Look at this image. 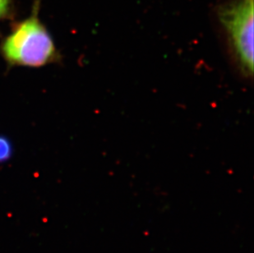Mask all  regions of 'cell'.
Instances as JSON below:
<instances>
[{
    "mask_svg": "<svg viewBox=\"0 0 254 253\" xmlns=\"http://www.w3.org/2000/svg\"><path fill=\"white\" fill-rule=\"evenodd\" d=\"M37 14L36 7L1 41L0 55L9 67L36 68L60 61L56 43Z\"/></svg>",
    "mask_w": 254,
    "mask_h": 253,
    "instance_id": "1",
    "label": "cell"
},
{
    "mask_svg": "<svg viewBox=\"0 0 254 253\" xmlns=\"http://www.w3.org/2000/svg\"><path fill=\"white\" fill-rule=\"evenodd\" d=\"M254 0H230L216 8L235 67L245 78L254 75Z\"/></svg>",
    "mask_w": 254,
    "mask_h": 253,
    "instance_id": "2",
    "label": "cell"
},
{
    "mask_svg": "<svg viewBox=\"0 0 254 253\" xmlns=\"http://www.w3.org/2000/svg\"><path fill=\"white\" fill-rule=\"evenodd\" d=\"M12 146L5 136H0V164L7 162L12 158Z\"/></svg>",
    "mask_w": 254,
    "mask_h": 253,
    "instance_id": "3",
    "label": "cell"
},
{
    "mask_svg": "<svg viewBox=\"0 0 254 253\" xmlns=\"http://www.w3.org/2000/svg\"><path fill=\"white\" fill-rule=\"evenodd\" d=\"M12 0H0V22L7 18L11 12Z\"/></svg>",
    "mask_w": 254,
    "mask_h": 253,
    "instance_id": "4",
    "label": "cell"
}]
</instances>
